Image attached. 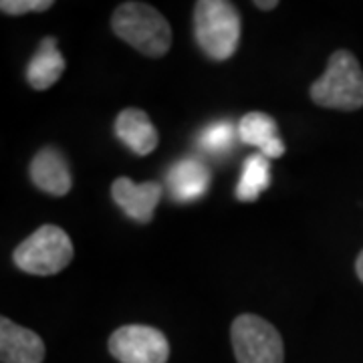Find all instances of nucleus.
Masks as SVG:
<instances>
[{"mask_svg":"<svg viewBox=\"0 0 363 363\" xmlns=\"http://www.w3.org/2000/svg\"><path fill=\"white\" fill-rule=\"evenodd\" d=\"M117 37L145 57L160 59L172 47V28L164 14L145 2H123L111 16Z\"/></svg>","mask_w":363,"mask_h":363,"instance_id":"obj_1","label":"nucleus"},{"mask_svg":"<svg viewBox=\"0 0 363 363\" xmlns=\"http://www.w3.org/2000/svg\"><path fill=\"white\" fill-rule=\"evenodd\" d=\"M194 35L202 51L214 61L230 59L240 40V14L228 0H198Z\"/></svg>","mask_w":363,"mask_h":363,"instance_id":"obj_2","label":"nucleus"},{"mask_svg":"<svg viewBox=\"0 0 363 363\" xmlns=\"http://www.w3.org/2000/svg\"><path fill=\"white\" fill-rule=\"evenodd\" d=\"M311 99L339 111L363 107V69L353 52L335 51L329 57L325 73L311 85Z\"/></svg>","mask_w":363,"mask_h":363,"instance_id":"obj_3","label":"nucleus"},{"mask_svg":"<svg viewBox=\"0 0 363 363\" xmlns=\"http://www.w3.org/2000/svg\"><path fill=\"white\" fill-rule=\"evenodd\" d=\"M73 257L75 250L69 234L55 224L37 228L13 252L14 264L21 271L37 277H51L65 271Z\"/></svg>","mask_w":363,"mask_h":363,"instance_id":"obj_4","label":"nucleus"},{"mask_svg":"<svg viewBox=\"0 0 363 363\" xmlns=\"http://www.w3.org/2000/svg\"><path fill=\"white\" fill-rule=\"evenodd\" d=\"M233 350L238 363H283L285 347L277 327L259 315L245 313L230 327Z\"/></svg>","mask_w":363,"mask_h":363,"instance_id":"obj_5","label":"nucleus"},{"mask_svg":"<svg viewBox=\"0 0 363 363\" xmlns=\"http://www.w3.org/2000/svg\"><path fill=\"white\" fill-rule=\"evenodd\" d=\"M109 353L119 363H166L169 343L156 327L123 325L111 333Z\"/></svg>","mask_w":363,"mask_h":363,"instance_id":"obj_6","label":"nucleus"},{"mask_svg":"<svg viewBox=\"0 0 363 363\" xmlns=\"http://www.w3.org/2000/svg\"><path fill=\"white\" fill-rule=\"evenodd\" d=\"M111 196L116 204L131 220L150 222L154 218V210L162 200V186L157 182H143L135 184L130 178H117L111 186Z\"/></svg>","mask_w":363,"mask_h":363,"instance_id":"obj_7","label":"nucleus"},{"mask_svg":"<svg viewBox=\"0 0 363 363\" xmlns=\"http://www.w3.org/2000/svg\"><path fill=\"white\" fill-rule=\"evenodd\" d=\"M0 359L2 363H43L45 343L43 339L21 327L9 317L0 319Z\"/></svg>","mask_w":363,"mask_h":363,"instance_id":"obj_8","label":"nucleus"},{"mask_svg":"<svg viewBox=\"0 0 363 363\" xmlns=\"http://www.w3.org/2000/svg\"><path fill=\"white\" fill-rule=\"evenodd\" d=\"M30 180L33 184L51 196L69 194L73 178L63 154L55 147H45L30 162Z\"/></svg>","mask_w":363,"mask_h":363,"instance_id":"obj_9","label":"nucleus"},{"mask_svg":"<svg viewBox=\"0 0 363 363\" xmlns=\"http://www.w3.org/2000/svg\"><path fill=\"white\" fill-rule=\"evenodd\" d=\"M116 135L135 156H147L157 147L160 135L145 111L128 107L116 119Z\"/></svg>","mask_w":363,"mask_h":363,"instance_id":"obj_10","label":"nucleus"},{"mask_svg":"<svg viewBox=\"0 0 363 363\" xmlns=\"http://www.w3.org/2000/svg\"><path fill=\"white\" fill-rule=\"evenodd\" d=\"M168 186L176 202H196L210 188V169L196 157L178 160L168 172Z\"/></svg>","mask_w":363,"mask_h":363,"instance_id":"obj_11","label":"nucleus"},{"mask_svg":"<svg viewBox=\"0 0 363 363\" xmlns=\"http://www.w3.org/2000/svg\"><path fill=\"white\" fill-rule=\"evenodd\" d=\"M238 138L240 142L259 147L262 156L281 157L285 154V143L279 138L274 119L262 111H250L240 119Z\"/></svg>","mask_w":363,"mask_h":363,"instance_id":"obj_12","label":"nucleus"},{"mask_svg":"<svg viewBox=\"0 0 363 363\" xmlns=\"http://www.w3.org/2000/svg\"><path fill=\"white\" fill-rule=\"evenodd\" d=\"M65 73V59L57 49V39L47 37L40 40L39 49L26 65V81L33 89L45 91L52 87Z\"/></svg>","mask_w":363,"mask_h":363,"instance_id":"obj_13","label":"nucleus"},{"mask_svg":"<svg viewBox=\"0 0 363 363\" xmlns=\"http://www.w3.org/2000/svg\"><path fill=\"white\" fill-rule=\"evenodd\" d=\"M271 184L269 157L262 154L248 156L242 164V174L236 186V198L240 202H255Z\"/></svg>","mask_w":363,"mask_h":363,"instance_id":"obj_14","label":"nucleus"},{"mask_svg":"<svg viewBox=\"0 0 363 363\" xmlns=\"http://www.w3.org/2000/svg\"><path fill=\"white\" fill-rule=\"evenodd\" d=\"M236 138H238V128H234V123L230 121L222 119L210 123L200 131L198 143L210 156H226L236 145Z\"/></svg>","mask_w":363,"mask_h":363,"instance_id":"obj_15","label":"nucleus"},{"mask_svg":"<svg viewBox=\"0 0 363 363\" xmlns=\"http://www.w3.org/2000/svg\"><path fill=\"white\" fill-rule=\"evenodd\" d=\"M52 6V0H2L0 9L4 14L21 16L28 13H45Z\"/></svg>","mask_w":363,"mask_h":363,"instance_id":"obj_16","label":"nucleus"},{"mask_svg":"<svg viewBox=\"0 0 363 363\" xmlns=\"http://www.w3.org/2000/svg\"><path fill=\"white\" fill-rule=\"evenodd\" d=\"M255 6H257V9H262V11H272V9H277V6H279V2H277V0H269V2L255 0Z\"/></svg>","mask_w":363,"mask_h":363,"instance_id":"obj_17","label":"nucleus"},{"mask_svg":"<svg viewBox=\"0 0 363 363\" xmlns=\"http://www.w3.org/2000/svg\"><path fill=\"white\" fill-rule=\"evenodd\" d=\"M355 271H357V277H359V281L363 283V250L359 252V257H357V262H355Z\"/></svg>","mask_w":363,"mask_h":363,"instance_id":"obj_18","label":"nucleus"}]
</instances>
